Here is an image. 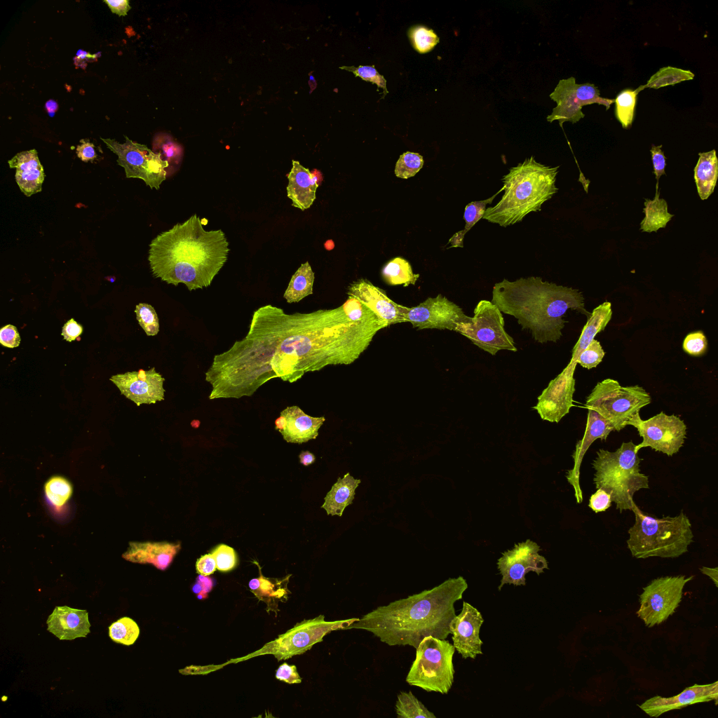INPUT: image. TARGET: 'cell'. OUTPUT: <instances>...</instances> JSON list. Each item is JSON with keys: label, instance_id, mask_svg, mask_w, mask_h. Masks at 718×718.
Segmentation results:
<instances>
[{"label": "cell", "instance_id": "1", "mask_svg": "<svg viewBox=\"0 0 718 718\" xmlns=\"http://www.w3.org/2000/svg\"><path fill=\"white\" fill-rule=\"evenodd\" d=\"M467 588L463 576L449 578L431 589L379 606L346 630H365L389 646L415 649L428 636L446 639L456 616L454 603Z\"/></svg>", "mask_w": 718, "mask_h": 718}, {"label": "cell", "instance_id": "2", "mask_svg": "<svg viewBox=\"0 0 718 718\" xmlns=\"http://www.w3.org/2000/svg\"><path fill=\"white\" fill-rule=\"evenodd\" d=\"M229 251L224 233L205 231L194 214L154 238L148 260L155 278L175 286L183 283L191 291L210 285Z\"/></svg>", "mask_w": 718, "mask_h": 718}, {"label": "cell", "instance_id": "3", "mask_svg": "<svg viewBox=\"0 0 718 718\" xmlns=\"http://www.w3.org/2000/svg\"><path fill=\"white\" fill-rule=\"evenodd\" d=\"M491 302L501 313L515 317L541 344L560 339L565 323L562 317L568 309L590 316L579 290L543 281L541 277L503 279L494 285Z\"/></svg>", "mask_w": 718, "mask_h": 718}, {"label": "cell", "instance_id": "4", "mask_svg": "<svg viewBox=\"0 0 718 718\" xmlns=\"http://www.w3.org/2000/svg\"><path fill=\"white\" fill-rule=\"evenodd\" d=\"M560 166L537 162L533 156L511 168L502 181L504 194L494 206L485 209L482 219L506 227L521 222L557 191L556 177Z\"/></svg>", "mask_w": 718, "mask_h": 718}, {"label": "cell", "instance_id": "5", "mask_svg": "<svg viewBox=\"0 0 718 718\" xmlns=\"http://www.w3.org/2000/svg\"><path fill=\"white\" fill-rule=\"evenodd\" d=\"M635 521L628 529V548L635 558H676L688 552L693 541L689 518L682 510L675 517L648 515L632 503Z\"/></svg>", "mask_w": 718, "mask_h": 718}, {"label": "cell", "instance_id": "6", "mask_svg": "<svg viewBox=\"0 0 718 718\" xmlns=\"http://www.w3.org/2000/svg\"><path fill=\"white\" fill-rule=\"evenodd\" d=\"M632 440L623 442L614 452L600 449L592 463L596 489H602L615 503L620 513L632 509L633 496L642 489H649V477L640 472L642 460Z\"/></svg>", "mask_w": 718, "mask_h": 718}, {"label": "cell", "instance_id": "7", "mask_svg": "<svg viewBox=\"0 0 718 718\" xmlns=\"http://www.w3.org/2000/svg\"><path fill=\"white\" fill-rule=\"evenodd\" d=\"M454 645L446 639L424 637L416 648V657L406 682L428 692L447 694L454 683Z\"/></svg>", "mask_w": 718, "mask_h": 718}, {"label": "cell", "instance_id": "8", "mask_svg": "<svg viewBox=\"0 0 718 718\" xmlns=\"http://www.w3.org/2000/svg\"><path fill=\"white\" fill-rule=\"evenodd\" d=\"M651 401L650 395L638 385L622 386L618 381L607 379L597 384L587 397L585 407L606 419L614 431L623 429L625 422Z\"/></svg>", "mask_w": 718, "mask_h": 718}, {"label": "cell", "instance_id": "9", "mask_svg": "<svg viewBox=\"0 0 718 718\" xmlns=\"http://www.w3.org/2000/svg\"><path fill=\"white\" fill-rule=\"evenodd\" d=\"M360 618L327 621L324 615L297 623L293 628L276 639L265 644L255 655L272 654L278 661L300 655L323 641L328 633L346 630Z\"/></svg>", "mask_w": 718, "mask_h": 718}, {"label": "cell", "instance_id": "10", "mask_svg": "<svg viewBox=\"0 0 718 718\" xmlns=\"http://www.w3.org/2000/svg\"><path fill=\"white\" fill-rule=\"evenodd\" d=\"M468 323L459 324L455 332L468 338L480 349L495 355L500 350L517 351L512 337L504 329L501 311L492 302L481 300Z\"/></svg>", "mask_w": 718, "mask_h": 718}, {"label": "cell", "instance_id": "11", "mask_svg": "<svg viewBox=\"0 0 718 718\" xmlns=\"http://www.w3.org/2000/svg\"><path fill=\"white\" fill-rule=\"evenodd\" d=\"M123 144L115 140L101 138L107 147L117 155V163L125 170L127 178L142 180L151 189H159L167 177L168 161L146 145L133 142L124 135Z\"/></svg>", "mask_w": 718, "mask_h": 718}, {"label": "cell", "instance_id": "12", "mask_svg": "<svg viewBox=\"0 0 718 718\" xmlns=\"http://www.w3.org/2000/svg\"><path fill=\"white\" fill-rule=\"evenodd\" d=\"M693 576H663L653 579L639 596L638 617L648 627L659 625L672 615L682 597L683 588Z\"/></svg>", "mask_w": 718, "mask_h": 718}, {"label": "cell", "instance_id": "13", "mask_svg": "<svg viewBox=\"0 0 718 718\" xmlns=\"http://www.w3.org/2000/svg\"><path fill=\"white\" fill-rule=\"evenodd\" d=\"M637 428L642 442L636 445L637 452L643 447H649L656 452L669 456L677 454L683 446L686 435V426L684 421L674 414L668 415L663 412L642 420L639 413L636 412L626 422Z\"/></svg>", "mask_w": 718, "mask_h": 718}, {"label": "cell", "instance_id": "14", "mask_svg": "<svg viewBox=\"0 0 718 718\" xmlns=\"http://www.w3.org/2000/svg\"><path fill=\"white\" fill-rule=\"evenodd\" d=\"M405 322L419 330L438 329L454 331L457 326L468 323L470 317L462 309L441 294L428 297L413 307H407L405 314Z\"/></svg>", "mask_w": 718, "mask_h": 718}, {"label": "cell", "instance_id": "15", "mask_svg": "<svg viewBox=\"0 0 718 718\" xmlns=\"http://www.w3.org/2000/svg\"><path fill=\"white\" fill-rule=\"evenodd\" d=\"M541 548L536 542L527 539L503 553L497 562L498 569L502 576L499 590L504 584L525 585V576L528 572L534 571L540 575L544 569H548V561L538 554Z\"/></svg>", "mask_w": 718, "mask_h": 718}, {"label": "cell", "instance_id": "16", "mask_svg": "<svg viewBox=\"0 0 718 718\" xmlns=\"http://www.w3.org/2000/svg\"><path fill=\"white\" fill-rule=\"evenodd\" d=\"M576 365L569 363L538 397V402L533 408L543 420L558 423L569 412L573 406Z\"/></svg>", "mask_w": 718, "mask_h": 718}, {"label": "cell", "instance_id": "17", "mask_svg": "<svg viewBox=\"0 0 718 718\" xmlns=\"http://www.w3.org/2000/svg\"><path fill=\"white\" fill-rule=\"evenodd\" d=\"M119 389L121 393L133 401L137 406L142 404H155L164 398L165 379L155 367L148 370L127 372L113 375L109 379Z\"/></svg>", "mask_w": 718, "mask_h": 718}, {"label": "cell", "instance_id": "18", "mask_svg": "<svg viewBox=\"0 0 718 718\" xmlns=\"http://www.w3.org/2000/svg\"><path fill=\"white\" fill-rule=\"evenodd\" d=\"M483 622L481 613L466 602H463L461 613L450 622L453 645L463 658L475 659L477 655L482 654L483 642L480 637V632Z\"/></svg>", "mask_w": 718, "mask_h": 718}, {"label": "cell", "instance_id": "19", "mask_svg": "<svg viewBox=\"0 0 718 718\" xmlns=\"http://www.w3.org/2000/svg\"><path fill=\"white\" fill-rule=\"evenodd\" d=\"M347 294L372 309L388 326L405 323L407 307L393 302L384 290L367 279L360 278L351 283Z\"/></svg>", "mask_w": 718, "mask_h": 718}, {"label": "cell", "instance_id": "20", "mask_svg": "<svg viewBox=\"0 0 718 718\" xmlns=\"http://www.w3.org/2000/svg\"><path fill=\"white\" fill-rule=\"evenodd\" d=\"M718 700V682L707 684H693L686 688L680 693L672 697L656 696L639 705L646 714L658 717L671 710L680 709L687 705Z\"/></svg>", "mask_w": 718, "mask_h": 718}, {"label": "cell", "instance_id": "21", "mask_svg": "<svg viewBox=\"0 0 718 718\" xmlns=\"http://www.w3.org/2000/svg\"><path fill=\"white\" fill-rule=\"evenodd\" d=\"M325 421L324 416L313 417L298 406L287 407L275 421V428L287 442L303 443L316 439Z\"/></svg>", "mask_w": 718, "mask_h": 718}, {"label": "cell", "instance_id": "22", "mask_svg": "<svg viewBox=\"0 0 718 718\" xmlns=\"http://www.w3.org/2000/svg\"><path fill=\"white\" fill-rule=\"evenodd\" d=\"M586 428L583 438L577 442L572 457L574 460L573 468L567 476L574 487L577 503L583 501V494L579 484L580 467L588 449L597 439L606 440L609 433L614 431L612 425L596 411L588 409Z\"/></svg>", "mask_w": 718, "mask_h": 718}, {"label": "cell", "instance_id": "23", "mask_svg": "<svg viewBox=\"0 0 718 718\" xmlns=\"http://www.w3.org/2000/svg\"><path fill=\"white\" fill-rule=\"evenodd\" d=\"M46 623L47 630L60 640L86 637L90 632L87 611L68 606L55 607Z\"/></svg>", "mask_w": 718, "mask_h": 718}, {"label": "cell", "instance_id": "24", "mask_svg": "<svg viewBox=\"0 0 718 718\" xmlns=\"http://www.w3.org/2000/svg\"><path fill=\"white\" fill-rule=\"evenodd\" d=\"M8 165L15 168V181L26 196L41 191L45 174L36 149L18 153L8 161Z\"/></svg>", "mask_w": 718, "mask_h": 718}, {"label": "cell", "instance_id": "25", "mask_svg": "<svg viewBox=\"0 0 718 718\" xmlns=\"http://www.w3.org/2000/svg\"><path fill=\"white\" fill-rule=\"evenodd\" d=\"M576 79L572 76L559 81L550 95V98L557 103V107L547 116L548 122L557 120L562 126V123L566 121L576 123L585 116L581 110L583 106L576 97Z\"/></svg>", "mask_w": 718, "mask_h": 718}, {"label": "cell", "instance_id": "26", "mask_svg": "<svg viewBox=\"0 0 718 718\" xmlns=\"http://www.w3.org/2000/svg\"><path fill=\"white\" fill-rule=\"evenodd\" d=\"M292 167L287 175L288 185L287 197L292 201V205L305 210L309 208L316 199L318 187L317 177L297 161L292 160Z\"/></svg>", "mask_w": 718, "mask_h": 718}, {"label": "cell", "instance_id": "27", "mask_svg": "<svg viewBox=\"0 0 718 718\" xmlns=\"http://www.w3.org/2000/svg\"><path fill=\"white\" fill-rule=\"evenodd\" d=\"M130 548L123 557L130 562L152 564L157 569L165 570L171 564L180 550V543H131Z\"/></svg>", "mask_w": 718, "mask_h": 718}, {"label": "cell", "instance_id": "28", "mask_svg": "<svg viewBox=\"0 0 718 718\" xmlns=\"http://www.w3.org/2000/svg\"><path fill=\"white\" fill-rule=\"evenodd\" d=\"M291 576L288 574L283 578H266L260 571L259 576L250 580L248 586L259 600L266 604L267 611L277 612L279 602H285L290 594L287 584Z\"/></svg>", "mask_w": 718, "mask_h": 718}, {"label": "cell", "instance_id": "29", "mask_svg": "<svg viewBox=\"0 0 718 718\" xmlns=\"http://www.w3.org/2000/svg\"><path fill=\"white\" fill-rule=\"evenodd\" d=\"M360 482V480L355 479L349 473H346L343 477H338L325 496L321 508L325 510L328 515L341 517L345 508L353 503L355 489Z\"/></svg>", "mask_w": 718, "mask_h": 718}, {"label": "cell", "instance_id": "30", "mask_svg": "<svg viewBox=\"0 0 718 718\" xmlns=\"http://www.w3.org/2000/svg\"><path fill=\"white\" fill-rule=\"evenodd\" d=\"M611 316V304L609 302H603L593 309L572 350L571 359L569 363L576 364L580 354L595 339V335L604 330Z\"/></svg>", "mask_w": 718, "mask_h": 718}, {"label": "cell", "instance_id": "31", "mask_svg": "<svg viewBox=\"0 0 718 718\" xmlns=\"http://www.w3.org/2000/svg\"><path fill=\"white\" fill-rule=\"evenodd\" d=\"M694 168V180L698 194L705 200L713 193L718 177V159L716 151L699 153Z\"/></svg>", "mask_w": 718, "mask_h": 718}, {"label": "cell", "instance_id": "32", "mask_svg": "<svg viewBox=\"0 0 718 718\" xmlns=\"http://www.w3.org/2000/svg\"><path fill=\"white\" fill-rule=\"evenodd\" d=\"M643 212L645 215L640 223V229L646 233L656 232L659 229L665 228L674 216L668 212L666 201L660 198L658 189H656L653 199L645 198Z\"/></svg>", "mask_w": 718, "mask_h": 718}, {"label": "cell", "instance_id": "33", "mask_svg": "<svg viewBox=\"0 0 718 718\" xmlns=\"http://www.w3.org/2000/svg\"><path fill=\"white\" fill-rule=\"evenodd\" d=\"M314 273L306 262L302 264L292 276L288 286L283 294L287 302L297 303L304 297L313 294Z\"/></svg>", "mask_w": 718, "mask_h": 718}, {"label": "cell", "instance_id": "34", "mask_svg": "<svg viewBox=\"0 0 718 718\" xmlns=\"http://www.w3.org/2000/svg\"><path fill=\"white\" fill-rule=\"evenodd\" d=\"M384 280L390 285H402L407 287L415 285L419 274L414 273L406 259L397 257L387 262L381 270Z\"/></svg>", "mask_w": 718, "mask_h": 718}, {"label": "cell", "instance_id": "35", "mask_svg": "<svg viewBox=\"0 0 718 718\" xmlns=\"http://www.w3.org/2000/svg\"><path fill=\"white\" fill-rule=\"evenodd\" d=\"M502 191H503V187L487 199L473 201L466 205L463 214V219L466 223L465 227L461 231H457L452 236L448 241V243L451 244V245L447 248H463V238L466 233L482 218L486 206L491 204L495 197Z\"/></svg>", "mask_w": 718, "mask_h": 718}, {"label": "cell", "instance_id": "36", "mask_svg": "<svg viewBox=\"0 0 718 718\" xmlns=\"http://www.w3.org/2000/svg\"><path fill=\"white\" fill-rule=\"evenodd\" d=\"M152 151L160 154L162 158L168 162L169 167L167 169L171 166L167 176L177 171L180 166L183 158V147L170 135H157L154 140Z\"/></svg>", "mask_w": 718, "mask_h": 718}, {"label": "cell", "instance_id": "37", "mask_svg": "<svg viewBox=\"0 0 718 718\" xmlns=\"http://www.w3.org/2000/svg\"><path fill=\"white\" fill-rule=\"evenodd\" d=\"M644 89L643 86H640L635 90L624 89L614 99L616 118L625 129H629L632 126L635 116L637 97L638 93Z\"/></svg>", "mask_w": 718, "mask_h": 718}, {"label": "cell", "instance_id": "38", "mask_svg": "<svg viewBox=\"0 0 718 718\" xmlns=\"http://www.w3.org/2000/svg\"><path fill=\"white\" fill-rule=\"evenodd\" d=\"M395 710L398 718L436 717L411 691H402L398 695Z\"/></svg>", "mask_w": 718, "mask_h": 718}, {"label": "cell", "instance_id": "39", "mask_svg": "<svg viewBox=\"0 0 718 718\" xmlns=\"http://www.w3.org/2000/svg\"><path fill=\"white\" fill-rule=\"evenodd\" d=\"M694 76V74L689 70L668 66L661 68L651 76L643 87L644 88L658 89L661 87L674 86L684 81L692 80Z\"/></svg>", "mask_w": 718, "mask_h": 718}, {"label": "cell", "instance_id": "40", "mask_svg": "<svg viewBox=\"0 0 718 718\" xmlns=\"http://www.w3.org/2000/svg\"><path fill=\"white\" fill-rule=\"evenodd\" d=\"M140 635L137 623L129 617H123L109 627V635L116 643L126 646L133 644Z\"/></svg>", "mask_w": 718, "mask_h": 718}, {"label": "cell", "instance_id": "41", "mask_svg": "<svg viewBox=\"0 0 718 718\" xmlns=\"http://www.w3.org/2000/svg\"><path fill=\"white\" fill-rule=\"evenodd\" d=\"M44 489L48 500L57 507L63 506L72 493L71 484L60 476L50 478L45 484Z\"/></svg>", "mask_w": 718, "mask_h": 718}, {"label": "cell", "instance_id": "42", "mask_svg": "<svg viewBox=\"0 0 718 718\" xmlns=\"http://www.w3.org/2000/svg\"><path fill=\"white\" fill-rule=\"evenodd\" d=\"M408 35L414 48L419 53L430 52L439 43V37L434 31L424 26L412 27Z\"/></svg>", "mask_w": 718, "mask_h": 718}, {"label": "cell", "instance_id": "43", "mask_svg": "<svg viewBox=\"0 0 718 718\" xmlns=\"http://www.w3.org/2000/svg\"><path fill=\"white\" fill-rule=\"evenodd\" d=\"M424 158L418 153L407 151L403 153L396 162L395 174L402 179L414 176L423 167Z\"/></svg>", "mask_w": 718, "mask_h": 718}, {"label": "cell", "instance_id": "44", "mask_svg": "<svg viewBox=\"0 0 718 718\" xmlns=\"http://www.w3.org/2000/svg\"><path fill=\"white\" fill-rule=\"evenodd\" d=\"M140 327L147 336H155L159 331V321L154 308L146 303L138 304L135 309Z\"/></svg>", "mask_w": 718, "mask_h": 718}, {"label": "cell", "instance_id": "45", "mask_svg": "<svg viewBox=\"0 0 718 718\" xmlns=\"http://www.w3.org/2000/svg\"><path fill=\"white\" fill-rule=\"evenodd\" d=\"M576 94L583 107L597 103L605 106L606 109H609L611 104L614 103V99H608L600 97L597 87L592 83H576Z\"/></svg>", "mask_w": 718, "mask_h": 718}, {"label": "cell", "instance_id": "46", "mask_svg": "<svg viewBox=\"0 0 718 718\" xmlns=\"http://www.w3.org/2000/svg\"><path fill=\"white\" fill-rule=\"evenodd\" d=\"M215 562L217 569L226 572L233 569L238 564V557L235 550L225 544L217 546L211 552Z\"/></svg>", "mask_w": 718, "mask_h": 718}, {"label": "cell", "instance_id": "47", "mask_svg": "<svg viewBox=\"0 0 718 718\" xmlns=\"http://www.w3.org/2000/svg\"><path fill=\"white\" fill-rule=\"evenodd\" d=\"M604 355L605 353L600 343L593 339L580 354L576 360V364L590 370L597 367L602 362Z\"/></svg>", "mask_w": 718, "mask_h": 718}, {"label": "cell", "instance_id": "48", "mask_svg": "<svg viewBox=\"0 0 718 718\" xmlns=\"http://www.w3.org/2000/svg\"><path fill=\"white\" fill-rule=\"evenodd\" d=\"M340 69L351 72L355 76H359L363 80L370 81L381 88L384 90L383 97L388 93L386 79L384 76L377 71L374 66H359L358 67L343 66Z\"/></svg>", "mask_w": 718, "mask_h": 718}, {"label": "cell", "instance_id": "49", "mask_svg": "<svg viewBox=\"0 0 718 718\" xmlns=\"http://www.w3.org/2000/svg\"><path fill=\"white\" fill-rule=\"evenodd\" d=\"M707 348V341L702 331L689 333L683 341V350L693 356L703 355Z\"/></svg>", "mask_w": 718, "mask_h": 718}, {"label": "cell", "instance_id": "50", "mask_svg": "<svg viewBox=\"0 0 718 718\" xmlns=\"http://www.w3.org/2000/svg\"><path fill=\"white\" fill-rule=\"evenodd\" d=\"M610 495L602 489H597L589 500L588 506L595 513L606 511L611 505Z\"/></svg>", "mask_w": 718, "mask_h": 718}, {"label": "cell", "instance_id": "51", "mask_svg": "<svg viewBox=\"0 0 718 718\" xmlns=\"http://www.w3.org/2000/svg\"><path fill=\"white\" fill-rule=\"evenodd\" d=\"M650 151L651 154V158L653 166V173L655 174L656 179L657 180L656 189H658L659 178L663 175L665 174V168L666 165V158L662 150V145L655 146L653 144L651 149H650Z\"/></svg>", "mask_w": 718, "mask_h": 718}, {"label": "cell", "instance_id": "52", "mask_svg": "<svg viewBox=\"0 0 718 718\" xmlns=\"http://www.w3.org/2000/svg\"><path fill=\"white\" fill-rule=\"evenodd\" d=\"M20 337L17 328L13 325H6L0 330V343L2 346L13 348L20 345Z\"/></svg>", "mask_w": 718, "mask_h": 718}, {"label": "cell", "instance_id": "53", "mask_svg": "<svg viewBox=\"0 0 718 718\" xmlns=\"http://www.w3.org/2000/svg\"><path fill=\"white\" fill-rule=\"evenodd\" d=\"M277 679L283 681L287 684H299L302 682V677L299 676L295 665L283 663L277 669L276 672Z\"/></svg>", "mask_w": 718, "mask_h": 718}, {"label": "cell", "instance_id": "54", "mask_svg": "<svg viewBox=\"0 0 718 718\" xmlns=\"http://www.w3.org/2000/svg\"><path fill=\"white\" fill-rule=\"evenodd\" d=\"M196 569L199 574L207 576L212 574L217 569L213 555L211 553L202 555L196 562Z\"/></svg>", "mask_w": 718, "mask_h": 718}, {"label": "cell", "instance_id": "55", "mask_svg": "<svg viewBox=\"0 0 718 718\" xmlns=\"http://www.w3.org/2000/svg\"><path fill=\"white\" fill-rule=\"evenodd\" d=\"M81 144L76 147L77 156L84 162H93L97 157L95 145L88 140H81Z\"/></svg>", "mask_w": 718, "mask_h": 718}, {"label": "cell", "instance_id": "56", "mask_svg": "<svg viewBox=\"0 0 718 718\" xmlns=\"http://www.w3.org/2000/svg\"><path fill=\"white\" fill-rule=\"evenodd\" d=\"M83 332V327L74 318H71L65 323L62 329V336L68 342H72L79 337Z\"/></svg>", "mask_w": 718, "mask_h": 718}, {"label": "cell", "instance_id": "57", "mask_svg": "<svg viewBox=\"0 0 718 718\" xmlns=\"http://www.w3.org/2000/svg\"><path fill=\"white\" fill-rule=\"evenodd\" d=\"M212 588V580L207 577L200 574L196 579V583L193 586L192 590L198 596V598L202 599L207 597L208 593L211 590Z\"/></svg>", "mask_w": 718, "mask_h": 718}, {"label": "cell", "instance_id": "58", "mask_svg": "<svg viewBox=\"0 0 718 718\" xmlns=\"http://www.w3.org/2000/svg\"><path fill=\"white\" fill-rule=\"evenodd\" d=\"M112 13L119 16H125L130 9L128 0H104Z\"/></svg>", "mask_w": 718, "mask_h": 718}, {"label": "cell", "instance_id": "59", "mask_svg": "<svg viewBox=\"0 0 718 718\" xmlns=\"http://www.w3.org/2000/svg\"><path fill=\"white\" fill-rule=\"evenodd\" d=\"M700 571L703 574L708 576L714 581L716 587L718 586V567L710 568L703 567L700 569Z\"/></svg>", "mask_w": 718, "mask_h": 718}, {"label": "cell", "instance_id": "60", "mask_svg": "<svg viewBox=\"0 0 718 718\" xmlns=\"http://www.w3.org/2000/svg\"><path fill=\"white\" fill-rule=\"evenodd\" d=\"M300 463L304 466H309L314 463L316 456L309 451H302L299 456Z\"/></svg>", "mask_w": 718, "mask_h": 718}, {"label": "cell", "instance_id": "61", "mask_svg": "<svg viewBox=\"0 0 718 718\" xmlns=\"http://www.w3.org/2000/svg\"><path fill=\"white\" fill-rule=\"evenodd\" d=\"M45 108L49 116H53L57 110L58 104L56 101L53 100H49L46 102L45 104Z\"/></svg>", "mask_w": 718, "mask_h": 718}]
</instances>
